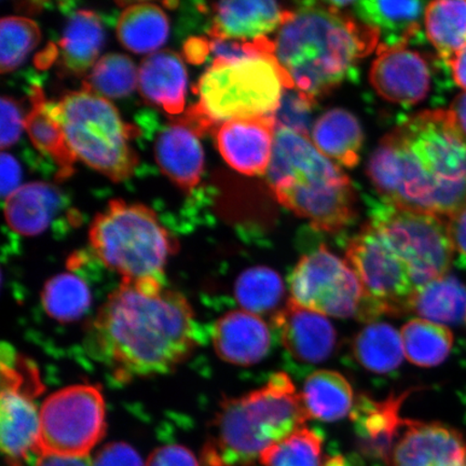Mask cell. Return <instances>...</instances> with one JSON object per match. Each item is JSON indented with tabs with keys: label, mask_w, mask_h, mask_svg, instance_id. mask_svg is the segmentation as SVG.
<instances>
[{
	"label": "cell",
	"mask_w": 466,
	"mask_h": 466,
	"mask_svg": "<svg viewBox=\"0 0 466 466\" xmlns=\"http://www.w3.org/2000/svg\"><path fill=\"white\" fill-rule=\"evenodd\" d=\"M86 348L120 382L177 369L199 343L194 309L165 279L121 281L98 309Z\"/></svg>",
	"instance_id": "6da1fadb"
},
{
	"label": "cell",
	"mask_w": 466,
	"mask_h": 466,
	"mask_svg": "<svg viewBox=\"0 0 466 466\" xmlns=\"http://www.w3.org/2000/svg\"><path fill=\"white\" fill-rule=\"evenodd\" d=\"M367 174L382 202L448 218L466 204V138L450 110H424L383 137Z\"/></svg>",
	"instance_id": "7a4b0ae2"
},
{
	"label": "cell",
	"mask_w": 466,
	"mask_h": 466,
	"mask_svg": "<svg viewBox=\"0 0 466 466\" xmlns=\"http://www.w3.org/2000/svg\"><path fill=\"white\" fill-rule=\"evenodd\" d=\"M352 5L302 3L273 40L277 61L294 89L314 102L353 78L359 61L380 44L377 29L349 13Z\"/></svg>",
	"instance_id": "3957f363"
},
{
	"label": "cell",
	"mask_w": 466,
	"mask_h": 466,
	"mask_svg": "<svg viewBox=\"0 0 466 466\" xmlns=\"http://www.w3.org/2000/svg\"><path fill=\"white\" fill-rule=\"evenodd\" d=\"M267 180L278 202L314 229L339 232L357 218L351 180L301 134L277 127Z\"/></svg>",
	"instance_id": "277c9868"
},
{
	"label": "cell",
	"mask_w": 466,
	"mask_h": 466,
	"mask_svg": "<svg viewBox=\"0 0 466 466\" xmlns=\"http://www.w3.org/2000/svg\"><path fill=\"white\" fill-rule=\"evenodd\" d=\"M308 419L290 377L276 372L264 387L221 403L204 461L208 466H250L268 448L304 428Z\"/></svg>",
	"instance_id": "5b68a950"
},
{
	"label": "cell",
	"mask_w": 466,
	"mask_h": 466,
	"mask_svg": "<svg viewBox=\"0 0 466 466\" xmlns=\"http://www.w3.org/2000/svg\"><path fill=\"white\" fill-rule=\"evenodd\" d=\"M288 89L293 85L273 55L217 57L195 87L199 102L177 120L199 137L232 120L272 116Z\"/></svg>",
	"instance_id": "8992f818"
},
{
	"label": "cell",
	"mask_w": 466,
	"mask_h": 466,
	"mask_svg": "<svg viewBox=\"0 0 466 466\" xmlns=\"http://www.w3.org/2000/svg\"><path fill=\"white\" fill-rule=\"evenodd\" d=\"M46 107L60 122L76 158L114 182L132 177L138 158L130 142L139 131L122 120L107 98L83 87Z\"/></svg>",
	"instance_id": "52a82bcc"
},
{
	"label": "cell",
	"mask_w": 466,
	"mask_h": 466,
	"mask_svg": "<svg viewBox=\"0 0 466 466\" xmlns=\"http://www.w3.org/2000/svg\"><path fill=\"white\" fill-rule=\"evenodd\" d=\"M90 246L105 266L122 281L165 279L175 242L153 211L143 204L110 201L93 219Z\"/></svg>",
	"instance_id": "ba28073f"
},
{
	"label": "cell",
	"mask_w": 466,
	"mask_h": 466,
	"mask_svg": "<svg viewBox=\"0 0 466 466\" xmlns=\"http://www.w3.org/2000/svg\"><path fill=\"white\" fill-rule=\"evenodd\" d=\"M367 221L405 262L416 289L447 275L456 250L445 218L405 211L380 200L370 208Z\"/></svg>",
	"instance_id": "9c48e42d"
},
{
	"label": "cell",
	"mask_w": 466,
	"mask_h": 466,
	"mask_svg": "<svg viewBox=\"0 0 466 466\" xmlns=\"http://www.w3.org/2000/svg\"><path fill=\"white\" fill-rule=\"evenodd\" d=\"M2 396H0V444L9 466H28L40 453V410L37 396L43 391L36 366L9 345L2 347Z\"/></svg>",
	"instance_id": "30bf717a"
},
{
	"label": "cell",
	"mask_w": 466,
	"mask_h": 466,
	"mask_svg": "<svg viewBox=\"0 0 466 466\" xmlns=\"http://www.w3.org/2000/svg\"><path fill=\"white\" fill-rule=\"evenodd\" d=\"M348 264L364 289L358 319L374 320L382 316H400L410 311L416 288L410 270L369 221L347 248Z\"/></svg>",
	"instance_id": "8fae6325"
},
{
	"label": "cell",
	"mask_w": 466,
	"mask_h": 466,
	"mask_svg": "<svg viewBox=\"0 0 466 466\" xmlns=\"http://www.w3.org/2000/svg\"><path fill=\"white\" fill-rule=\"evenodd\" d=\"M106 431L100 389L90 384L58 390L40 407L42 456L87 457Z\"/></svg>",
	"instance_id": "7c38bea8"
},
{
	"label": "cell",
	"mask_w": 466,
	"mask_h": 466,
	"mask_svg": "<svg viewBox=\"0 0 466 466\" xmlns=\"http://www.w3.org/2000/svg\"><path fill=\"white\" fill-rule=\"evenodd\" d=\"M290 300L325 317L358 318L365 293L348 261L320 246L302 256L289 277Z\"/></svg>",
	"instance_id": "4fadbf2b"
},
{
	"label": "cell",
	"mask_w": 466,
	"mask_h": 466,
	"mask_svg": "<svg viewBox=\"0 0 466 466\" xmlns=\"http://www.w3.org/2000/svg\"><path fill=\"white\" fill-rule=\"evenodd\" d=\"M370 83L384 100L413 106L427 98L432 86V68L420 52L410 46L377 49Z\"/></svg>",
	"instance_id": "5bb4252c"
},
{
	"label": "cell",
	"mask_w": 466,
	"mask_h": 466,
	"mask_svg": "<svg viewBox=\"0 0 466 466\" xmlns=\"http://www.w3.org/2000/svg\"><path fill=\"white\" fill-rule=\"evenodd\" d=\"M389 462L392 466H466V439L450 425L407 420Z\"/></svg>",
	"instance_id": "9a60e30c"
},
{
	"label": "cell",
	"mask_w": 466,
	"mask_h": 466,
	"mask_svg": "<svg viewBox=\"0 0 466 466\" xmlns=\"http://www.w3.org/2000/svg\"><path fill=\"white\" fill-rule=\"evenodd\" d=\"M275 116L232 120L215 131L224 160L238 173L258 177L268 172L275 147Z\"/></svg>",
	"instance_id": "2e32d148"
},
{
	"label": "cell",
	"mask_w": 466,
	"mask_h": 466,
	"mask_svg": "<svg viewBox=\"0 0 466 466\" xmlns=\"http://www.w3.org/2000/svg\"><path fill=\"white\" fill-rule=\"evenodd\" d=\"M272 324L283 347L299 362L322 363L335 351L337 333L328 318L290 299L273 316Z\"/></svg>",
	"instance_id": "e0dca14e"
},
{
	"label": "cell",
	"mask_w": 466,
	"mask_h": 466,
	"mask_svg": "<svg viewBox=\"0 0 466 466\" xmlns=\"http://www.w3.org/2000/svg\"><path fill=\"white\" fill-rule=\"evenodd\" d=\"M212 25L208 36L212 40H237L249 42L268 37L278 32L289 19L293 9H285L276 2H221L213 4Z\"/></svg>",
	"instance_id": "ac0fdd59"
},
{
	"label": "cell",
	"mask_w": 466,
	"mask_h": 466,
	"mask_svg": "<svg viewBox=\"0 0 466 466\" xmlns=\"http://www.w3.org/2000/svg\"><path fill=\"white\" fill-rule=\"evenodd\" d=\"M408 393L375 400L360 396L351 412L360 451L366 456L390 461L393 448L407 419L400 416V408Z\"/></svg>",
	"instance_id": "d6986e66"
},
{
	"label": "cell",
	"mask_w": 466,
	"mask_h": 466,
	"mask_svg": "<svg viewBox=\"0 0 466 466\" xmlns=\"http://www.w3.org/2000/svg\"><path fill=\"white\" fill-rule=\"evenodd\" d=\"M212 343L225 362L250 366L261 362L269 353L271 333L258 316L241 309L224 314L214 323Z\"/></svg>",
	"instance_id": "ffe728a7"
},
{
	"label": "cell",
	"mask_w": 466,
	"mask_h": 466,
	"mask_svg": "<svg viewBox=\"0 0 466 466\" xmlns=\"http://www.w3.org/2000/svg\"><path fill=\"white\" fill-rule=\"evenodd\" d=\"M424 2H354L352 14L380 35L378 48L410 46L421 33Z\"/></svg>",
	"instance_id": "44dd1931"
},
{
	"label": "cell",
	"mask_w": 466,
	"mask_h": 466,
	"mask_svg": "<svg viewBox=\"0 0 466 466\" xmlns=\"http://www.w3.org/2000/svg\"><path fill=\"white\" fill-rule=\"evenodd\" d=\"M138 87L146 101L168 115L184 112L187 72L177 52L161 50L145 57L138 69Z\"/></svg>",
	"instance_id": "7402d4cb"
},
{
	"label": "cell",
	"mask_w": 466,
	"mask_h": 466,
	"mask_svg": "<svg viewBox=\"0 0 466 466\" xmlns=\"http://www.w3.org/2000/svg\"><path fill=\"white\" fill-rule=\"evenodd\" d=\"M155 151L161 171L178 187L191 190L199 184L204 154L197 134L190 127L174 120L159 133Z\"/></svg>",
	"instance_id": "603a6c76"
},
{
	"label": "cell",
	"mask_w": 466,
	"mask_h": 466,
	"mask_svg": "<svg viewBox=\"0 0 466 466\" xmlns=\"http://www.w3.org/2000/svg\"><path fill=\"white\" fill-rule=\"evenodd\" d=\"M63 206L64 198L55 185L29 183L5 199V218L16 233L37 236L48 229Z\"/></svg>",
	"instance_id": "cb8c5ba5"
},
{
	"label": "cell",
	"mask_w": 466,
	"mask_h": 466,
	"mask_svg": "<svg viewBox=\"0 0 466 466\" xmlns=\"http://www.w3.org/2000/svg\"><path fill=\"white\" fill-rule=\"evenodd\" d=\"M310 137L319 153L336 165H359L364 133L357 116L348 110L334 108L324 113L314 122Z\"/></svg>",
	"instance_id": "d4e9b609"
},
{
	"label": "cell",
	"mask_w": 466,
	"mask_h": 466,
	"mask_svg": "<svg viewBox=\"0 0 466 466\" xmlns=\"http://www.w3.org/2000/svg\"><path fill=\"white\" fill-rule=\"evenodd\" d=\"M105 39L100 17L91 10L76 11L66 23L60 42L61 67L73 76H84L95 67Z\"/></svg>",
	"instance_id": "484cf974"
},
{
	"label": "cell",
	"mask_w": 466,
	"mask_h": 466,
	"mask_svg": "<svg viewBox=\"0 0 466 466\" xmlns=\"http://www.w3.org/2000/svg\"><path fill=\"white\" fill-rule=\"evenodd\" d=\"M32 107L25 116V129L35 147L51 157L58 167L57 179H66L74 173L76 156L66 141L60 122L46 107L45 95L38 86H32Z\"/></svg>",
	"instance_id": "4316f807"
},
{
	"label": "cell",
	"mask_w": 466,
	"mask_h": 466,
	"mask_svg": "<svg viewBox=\"0 0 466 466\" xmlns=\"http://www.w3.org/2000/svg\"><path fill=\"white\" fill-rule=\"evenodd\" d=\"M300 396L308 417L324 422L351 415L355 405L351 384L333 370L313 372L307 378Z\"/></svg>",
	"instance_id": "83f0119b"
},
{
	"label": "cell",
	"mask_w": 466,
	"mask_h": 466,
	"mask_svg": "<svg viewBox=\"0 0 466 466\" xmlns=\"http://www.w3.org/2000/svg\"><path fill=\"white\" fill-rule=\"evenodd\" d=\"M170 33L167 15L159 5L134 3L122 11L116 23V36L134 54H151L161 48Z\"/></svg>",
	"instance_id": "f1b7e54d"
},
{
	"label": "cell",
	"mask_w": 466,
	"mask_h": 466,
	"mask_svg": "<svg viewBox=\"0 0 466 466\" xmlns=\"http://www.w3.org/2000/svg\"><path fill=\"white\" fill-rule=\"evenodd\" d=\"M410 311L441 325H457L466 319V288L454 277L433 279L416 289Z\"/></svg>",
	"instance_id": "f546056e"
},
{
	"label": "cell",
	"mask_w": 466,
	"mask_h": 466,
	"mask_svg": "<svg viewBox=\"0 0 466 466\" xmlns=\"http://www.w3.org/2000/svg\"><path fill=\"white\" fill-rule=\"evenodd\" d=\"M424 28L429 42L448 66L466 46V0L429 3Z\"/></svg>",
	"instance_id": "4dcf8cb0"
},
{
	"label": "cell",
	"mask_w": 466,
	"mask_h": 466,
	"mask_svg": "<svg viewBox=\"0 0 466 466\" xmlns=\"http://www.w3.org/2000/svg\"><path fill=\"white\" fill-rule=\"evenodd\" d=\"M352 350L355 360L376 374L398 370L405 355L400 333L383 322H372L360 330L354 338Z\"/></svg>",
	"instance_id": "1f68e13d"
},
{
	"label": "cell",
	"mask_w": 466,
	"mask_h": 466,
	"mask_svg": "<svg viewBox=\"0 0 466 466\" xmlns=\"http://www.w3.org/2000/svg\"><path fill=\"white\" fill-rule=\"evenodd\" d=\"M405 357L411 364L435 367L445 362L453 346L447 326L423 319L410 320L400 330Z\"/></svg>",
	"instance_id": "d6a6232c"
},
{
	"label": "cell",
	"mask_w": 466,
	"mask_h": 466,
	"mask_svg": "<svg viewBox=\"0 0 466 466\" xmlns=\"http://www.w3.org/2000/svg\"><path fill=\"white\" fill-rule=\"evenodd\" d=\"M283 296V279L271 268H249L237 279L235 297L238 305L256 316L275 311Z\"/></svg>",
	"instance_id": "836d02e7"
},
{
	"label": "cell",
	"mask_w": 466,
	"mask_h": 466,
	"mask_svg": "<svg viewBox=\"0 0 466 466\" xmlns=\"http://www.w3.org/2000/svg\"><path fill=\"white\" fill-rule=\"evenodd\" d=\"M42 302L45 311L60 322H72L84 316L91 305V291L74 273H61L46 283Z\"/></svg>",
	"instance_id": "e575fe53"
},
{
	"label": "cell",
	"mask_w": 466,
	"mask_h": 466,
	"mask_svg": "<svg viewBox=\"0 0 466 466\" xmlns=\"http://www.w3.org/2000/svg\"><path fill=\"white\" fill-rule=\"evenodd\" d=\"M137 85L138 72L131 58L107 54L98 58L83 87L104 98H121L132 95Z\"/></svg>",
	"instance_id": "d590c367"
},
{
	"label": "cell",
	"mask_w": 466,
	"mask_h": 466,
	"mask_svg": "<svg viewBox=\"0 0 466 466\" xmlns=\"http://www.w3.org/2000/svg\"><path fill=\"white\" fill-rule=\"evenodd\" d=\"M264 466H324L323 439L306 427L285 437L262 452Z\"/></svg>",
	"instance_id": "8d00e7d4"
},
{
	"label": "cell",
	"mask_w": 466,
	"mask_h": 466,
	"mask_svg": "<svg viewBox=\"0 0 466 466\" xmlns=\"http://www.w3.org/2000/svg\"><path fill=\"white\" fill-rule=\"evenodd\" d=\"M42 38L36 22L27 17L5 16L0 22V69L10 73L25 62Z\"/></svg>",
	"instance_id": "74e56055"
},
{
	"label": "cell",
	"mask_w": 466,
	"mask_h": 466,
	"mask_svg": "<svg viewBox=\"0 0 466 466\" xmlns=\"http://www.w3.org/2000/svg\"><path fill=\"white\" fill-rule=\"evenodd\" d=\"M317 102L295 89L285 90L275 116L277 127H284L310 137L311 116Z\"/></svg>",
	"instance_id": "f35d334b"
},
{
	"label": "cell",
	"mask_w": 466,
	"mask_h": 466,
	"mask_svg": "<svg viewBox=\"0 0 466 466\" xmlns=\"http://www.w3.org/2000/svg\"><path fill=\"white\" fill-rule=\"evenodd\" d=\"M0 146L5 149L19 141L23 127H25V119H23L15 101L8 96H3L0 101Z\"/></svg>",
	"instance_id": "ab89813d"
},
{
	"label": "cell",
	"mask_w": 466,
	"mask_h": 466,
	"mask_svg": "<svg viewBox=\"0 0 466 466\" xmlns=\"http://www.w3.org/2000/svg\"><path fill=\"white\" fill-rule=\"evenodd\" d=\"M92 466H144L137 451L126 442H110L96 454Z\"/></svg>",
	"instance_id": "60d3db41"
},
{
	"label": "cell",
	"mask_w": 466,
	"mask_h": 466,
	"mask_svg": "<svg viewBox=\"0 0 466 466\" xmlns=\"http://www.w3.org/2000/svg\"><path fill=\"white\" fill-rule=\"evenodd\" d=\"M146 466H200L195 454L180 445L158 448L150 454Z\"/></svg>",
	"instance_id": "b9f144b4"
},
{
	"label": "cell",
	"mask_w": 466,
	"mask_h": 466,
	"mask_svg": "<svg viewBox=\"0 0 466 466\" xmlns=\"http://www.w3.org/2000/svg\"><path fill=\"white\" fill-rule=\"evenodd\" d=\"M0 171H2V197L7 199L10 195L21 187L22 170L13 155L2 153L0 156Z\"/></svg>",
	"instance_id": "7bdbcfd3"
},
{
	"label": "cell",
	"mask_w": 466,
	"mask_h": 466,
	"mask_svg": "<svg viewBox=\"0 0 466 466\" xmlns=\"http://www.w3.org/2000/svg\"><path fill=\"white\" fill-rule=\"evenodd\" d=\"M447 228L454 250L466 258V204L447 218Z\"/></svg>",
	"instance_id": "ee69618b"
},
{
	"label": "cell",
	"mask_w": 466,
	"mask_h": 466,
	"mask_svg": "<svg viewBox=\"0 0 466 466\" xmlns=\"http://www.w3.org/2000/svg\"><path fill=\"white\" fill-rule=\"evenodd\" d=\"M450 114L460 133L466 138V91L460 93L451 105Z\"/></svg>",
	"instance_id": "f6af8a7d"
},
{
	"label": "cell",
	"mask_w": 466,
	"mask_h": 466,
	"mask_svg": "<svg viewBox=\"0 0 466 466\" xmlns=\"http://www.w3.org/2000/svg\"><path fill=\"white\" fill-rule=\"evenodd\" d=\"M35 466H92L89 457L42 456Z\"/></svg>",
	"instance_id": "bcb514c9"
},
{
	"label": "cell",
	"mask_w": 466,
	"mask_h": 466,
	"mask_svg": "<svg viewBox=\"0 0 466 466\" xmlns=\"http://www.w3.org/2000/svg\"><path fill=\"white\" fill-rule=\"evenodd\" d=\"M448 66L451 69L454 83L466 91V46L448 64Z\"/></svg>",
	"instance_id": "7dc6e473"
}]
</instances>
